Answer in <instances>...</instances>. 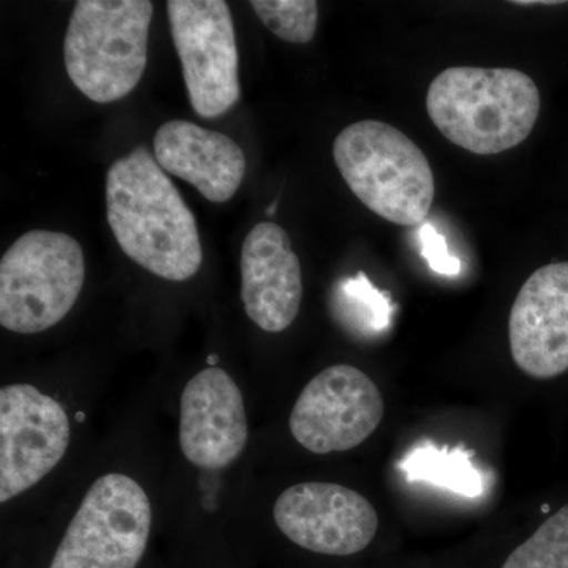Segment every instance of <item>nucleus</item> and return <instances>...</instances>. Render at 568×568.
Here are the masks:
<instances>
[{
    "label": "nucleus",
    "instance_id": "f03ea898",
    "mask_svg": "<svg viewBox=\"0 0 568 568\" xmlns=\"http://www.w3.org/2000/svg\"><path fill=\"white\" fill-rule=\"evenodd\" d=\"M426 111L455 145L496 155L528 140L540 114V92L519 70L452 67L429 84Z\"/></svg>",
    "mask_w": 568,
    "mask_h": 568
},
{
    "label": "nucleus",
    "instance_id": "2eb2a0df",
    "mask_svg": "<svg viewBox=\"0 0 568 568\" xmlns=\"http://www.w3.org/2000/svg\"><path fill=\"white\" fill-rule=\"evenodd\" d=\"M470 458L473 454L465 447H436L426 443L407 452L398 466L407 481H425L476 499L484 493V477Z\"/></svg>",
    "mask_w": 568,
    "mask_h": 568
},
{
    "label": "nucleus",
    "instance_id": "4be33fe9",
    "mask_svg": "<svg viewBox=\"0 0 568 568\" xmlns=\"http://www.w3.org/2000/svg\"><path fill=\"white\" fill-rule=\"evenodd\" d=\"M541 508H544V511H548L549 510V506H544Z\"/></svg>",
    "mask_w": 568,
    "mask_h": 568
},
{
    "label": "nucleus",
    "instance_id": "412c9836",
    "mask_svg": "<svg viewBox=\"0 0 568 568\" xmlns=\"http://www.w3.org/2000/svg\"><path fill=\"white\" fill-rule=\"evenodd\" d=\"M74 418H77L78 422L84 420L85 414L81 413V410H80V413H77V417H74Z\"/></svg>",
    "mask_w": 568,
    "mask_h": 568
},
{
    "label": "nucleus",
    "instance_id": "dca6fc26",
    "mask_svg": "<svg viewBox=\"0 0 568 568\" xmlns=\"http://www.w3.org/2000/svg\"><path fill=\"white\" fill-rule=\"evenodd\" d=\"M390 294L369 282L364 272L339 280L332 294V313L351 334L373 338L386 334L395 313Z\"/></svg>",
    "mask_w": 568,
    "mask_h": 568
},
{
    "label": "nucleus",
    "instance_id": "ddd939ff",
    "mask_svg": "<svg viewBox=\"0 0 568 568\" xmlns=\"http://www.w3.org/2000/svg\"><path fill=\"white\" fill-rule=\"evenodd\" d=\"M242 302L246 315L268 334H280L301 310V261L290 235L272 222L257 223L242 246Z\"/></svg>",
    "mask_w": 568,
    "mask_h": 568
},
{
    "label": "nucleus",
    "instance_id": "aec40b11",
    "mask_svg": "<svg viewBox=\"0 0 568 568\" xmlns=\"http://www.w3.org/2000/svg\"><path fill=\"white\" fill-rule=\"evenodd\" d=\"M207 362L209 364H211L212 366L216 364V362H219V355H211V357L207 358Z\"/></svg>",
    "mask_w": 568,
    "mask_h": 568
},
{
    "label": "nucleus",
    "instance_id": "423d86ee",
    "mask_svg": "<svg viewBox=\"0 0 568 568\" xmlns=\"http://www.w3.org/2000/svg\"><path fill=\"white\" fill-rule=\"evenodd\" d=\"M151 528V500L141 485L106 474L85 493L50 568H136Z\"/></svg>",
    "mask_w": 568,
    "mask_h": 568
},
{
    "label": "nucleus",
    "instance_id": "7ed1b4c3",
    "mask_svg": "<svg viewBox=\"0 0 568 568\" xmlns=\"http://www.w3.org/2000/svg\"><path fill=\"white\" fill-rule=\"evenodd\" d=\"M336 168L369 211L399 226L425 222L436 182L425 153L395 126L361 121L334 142Z\"/></svg>",
    "mask_w": 568,
    "mask_h": 568
},
{
    "label": "nucleus",
    "instance_id": "6ab92c4d",
    "mask_svg": "<svg viewBox=\"0 0 568 568\" xmlns=\"http://www.w3.org/2000/svg\"><path fill=\"white\" fill-rule=\"evenodd\" d=\"M420 242L422 254L433 272L447 276H455L462 272V261L448 253L446 239L437 233L432 224L422 226Z\"/></svg>",
    "mask_w": 568,
    "mask_h": 568
},
{
    "label": "nucleus",
    "instance_id": "f8f14e48",
    "mask_svg": "<svg viewBox=\"0 0 568 568\" xmlns=\"http://www.w3.org/2000/svg\"><path fill=\"white\" fill-rule=\"evenodd\" d=\"M179 440L185 458L201 469H223L245 450L244 396L224 369L205 368L183 388Z\"/></svg>",
    "mask_w": 568,
    "mask_h": 568
},
{
    "label": "nucleus",
    "instance_id": "f257e3e1",
    "mask_svg": "<svg viewBox=\"0 0 568 568\" xmlns=\"http://www.w3.org/2000/svg\"><path fill=\"white\" fill-rule=\"evenodd\" d=\"M106 216L122 252L151 274L186 282L200 272L196 219L144 145L108 171Z\"/></svg>",
    "mask_w": 568,
    "mask_h": 568
},
{
    "label": "nucleus",
    "instance_id": "20e7f679",
    "mask_svg": "<svg viewBox=\"0 0 568 568\" xmlns=\"http://www.w3.org/2000/svg\"><path fill=\"white\" fill-rule=\"evenodd\" d=\"M149 0H78L67 29V73L82 95L112 103L136 88L148 65Z\"/></svg>",
    "mask_w": 568,
    "mask_h": 568
},
{
    "label": "nucleus",
    "instance_id": "6e6552de",
    "mask_svg": "<svg viewBox=\"0 0 568 568\" xmlns=\"http://www.w3.org/2000/svg\"><path fill=\"white\" fill-rule=\"evenodd\" d=\"M384 417L379 388L355 366H328L306 384L290 417L291 435L316 455L353 450Z\"/></svg>",
    "mask_w": 568,
    "mask_h": 568
},
{
    "label": "nucleus",
    "instance_id": "f3484780",
    "mask_svg": "<svg viewBox=\"0 0 568 568\" xmlns=\"http://www.w3.org/2000/svg\"><path fill=\"white\" fill-rule=\"evenodd\" d=\"M500 568H568V504L519 545Z\"/></svg>",
    "mask_w": 568,
    "mask_h": 568
},
{
    "label": "nucleus",
    "instance_id": "9d476101",
    "mask_svg": "<svg viewBox=\"0 0 568 568\" xmlns=\"http://www.w3.org/2000/svg\"><path fill=\"white\" fill-rule=\"evenodd\" d=\"M274 519L293 544L327 556L364 551L379 526L375 507L365 496L323 481L284 489L276 499Z\"/></svg>",
    "mask_w": 568,
    "mask_h": 568
},
{
    "label": "nucleus",
    "instance_id": "1a4fd4ad",
    "mask_svg": "<svg viewBox=\"0 0 568 568\" xmlns=\"http://www.w3.org/2000/svg\"><path fill=\"white\" fill-rule=\"evenodd\" d=\"M70 420L58 399L29 384L0 390V503L22 495L62 462Z\"/></svg>",
    "mask_w": 568,
    "mask_h": 568
},
{
    "label": "nucleus",
    "instance_id": "9b49d317",
    "mask_svg": "<svg viewBox=\"0 0 568 568\" xmlns=\"http://www.w3.org/2000/svg\"><path fill=\"white\" fill-rule=\"evenodd\" d=\"M508 338L525 375L551 379L568 369V261L538 268L511 306Z\"/></svg>",
    "mask_w": 568,
    "mask_h": 568
},
{
    "label": "nucleus",
    "instance_id": "0eeeda50",
    "mask_svg": "<svg viewBox=\"0 0 568 568\" xmlns=\"http://www.w3.org/2000/svg\"><path fill=\"white\" fill-rule=\"evenodd\" d=\"M171 36L194 112L215 119L241 99L233 14L223 0H171Z\"/></svg>",
    "mask_w": 568,
    "mask_h": 568
},
{
    "label": "nucleus",
    "instance_id": "a211bd4d",
    "mask_svg": "<svg viewBox=\"0 0 568 568\" xmlns=\"http://www.w3.org/2000/svg\"><path fill=\"white\" fill-rule=\"evenodd\" d=\"M250 6L265 28L280 39L295 44L315 39L320 18L315 0H253Z\"/></svg>",
    "mask_w": 568,
    "mask_h": 568
},
{
    "label": "nucleus",
    "instance_id": "4468645a",
    "mask_svg": "<svg viewBox=\"0 0 568 568\" xmlns=\"http://www.w3.org/2000/svg\"><path fill=\"white\" fill-rule=\"evenodd\" d=\"M153 152L168 174L190 183L212 203H226L244 182L246 159L242 149L226 134L196 123H163L153 138Z\"/></svg>",
    "mask_w": 568,
    "mask_h": 568
},
{
    "label": "nucleus",
    "instance_id": "39448f33",
    "mask_svg": "<svg viewBox=\"0 0 568 568\" xmlns=\"http://www.w3.org/2000/svg\"><path fill=\"white\" fill-rule=\"evenodd\" d=\"M84 276V253L71 235H21L0 261V325L21 335L54 327L77 304Z\"/></svg>",
    "mask_w": 568,
    "mask_h": 568
}]
</instances>
